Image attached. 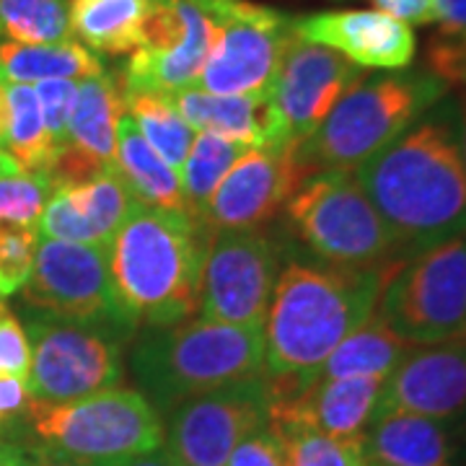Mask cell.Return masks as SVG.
<instances>
[{"label": "cell", "instance_id": "cell-5", "mask_svg": "<svg viewBox=\"0 0 466 466\" xmlns=\"http://www.w3.org/2000/svg\"><path fill=\"white\" fill-rule=\"evenodd\" d=\"M449 88L433 70L363 76L317 130L296 146V161L306 174L355 171L446 99Z\"/></svg>", "mask_w": 466, "mask_h": 466}, {"label": "cell", "instance_id": "cell-15", "mask_svg": "<svg viewBox=\"0 0 466 466\" xmlns=\"http://www.w3.org/2000/svg\"><path fill=\"white\" fill-rule=\"evenodd\" d=\"M296 146L251 148L228 168L205 213L210 233L265 231L283 213L293 189L309 177L296 161Z\"/></svg>", "mask_w": 466, "mask_h": 466}, {"label": "cell", "instance_id": "cell-18", "mask_svg": "<svg viewBox=\"0 0 466 466\" xmlns=\"http://www.w3.org/2000/svg\"><path fill=\"white\" fill-rule=\"evenodd\" d=\"M300 39L329 47L358 67L404 70L412 66L417 39L412 26L381 11H319L293 16Z\"/></svg>", "mask_w": 466, "mask_h": 466}, {"label": "cell", "instance_id": "cell-37", "mask_svg": "<svg viewBox=\"0 0 466 466\" xmlns=\"http://www.w3.org/2000/svg\"><path fill=\"white\" fill-rule=\"evenodd\" d=\"M32 394L26 379L18 376H0V428H8L21 417L29 415Z\"/></svg>", "mask_w": 466, "mask_h": 466}, {"label": "cell", "instance_id": "cell-2", "mask_svg": "<svg viewBox=\"0 0 466 466\" xmlns=\"http://www.w3.org/2000/svg\"><path fill=\"white\" fill-rule=\"evenodd\" d=\"M391 269L394 265L355 269L290 259L267 309V376H317L337 345L376 314Z\"/></svg>", "mask_w": 466, "mask_h": 466}, {"label": "cell", "instance_id": "cell-44", "mask_svg": "<svg viewBox=\"0 0 466 466\" xmlns=\"http://www.w3.org/2000/svg\"><path fill=\"white\" fill-rule=\"evenodd\" d=\"M5 130H8V104H5V86L0 84V150H5Z\"/></svg>", "mask_w": 466, "mask_h": 466}, {"label": "cell", "instance_id": "cell-34", "mask_svg": "<svg viewBox=\"0 0 466 466\" xmlns=\"http://www.w3.org/2000/svg\"><path fill=\"white\" fill-rule=\"evenodd\" d=\"M34 91H36V99L42 106V116H45V125L50 133L52 148H55V153H60L67 143V127H70V116H73L76 99H78V84L57 78V81L34 84Z\"/></svg>", "mask_w": 466, "mask_h": 466}, {"label": "cell", "instance_id": "cell-8", "mask_svg": "<svg viewBox=\"0 0 466 466\" xmlns=\"http://www.w3.org/2000/svg\"><path fill=\"white\" fill-rule=\"evenodd\" d=\"M376 317L415 348L466 334V233L394 265Z\"/></svg>", "mask_w": 466, "mask_h": 466}, {"label": "cell", "instance_id": "cell-3", "mask_svg": "<svg viewBox=\"0 0 466 466\" xmlns=\"http://www.w3.org/2000/svg\"><path fill=\"white\" fill-rule=\"evenodd\" d=\"M210 241V228L187 213L135 202L109 247V267L137 327H168L200 311Z\"/></svg>", "mask_w": 466, "mask_h": 466}, {"label": "cell", "instance_id": "cell-19", "mask_svg": "<svg viewBox=\"0 0 466 466\" xmlns=\"http://www.w3.org/2000/svg\"><path fill=\"white\" fill-rule=\"evenodd\" d=\"M135 202L127 182L112 167L91 182L55 189L36 223V233L52 241L109 249Z\"/></svg>", "mask_w": 466, "mask_h": 466}, {"label": "cell", "instance_id": "cell-28", "mask_svg": "<svg viewBox=\"0 0 466 466\" xmlns=\"http://www.w3.org/2000/svg\"><path fill=\"white\" fill-rule=\"evenodd\" d=\"M5 104H8L5 153L16 161L21 171L47 177L57 153L52 148L34 86L5 84Z\"/></svg>", "mask_w": 466, "mask_h": 466}, {"label": "cell", "instance_id": "cell-38", "mask_svg": "<svg viewBox=\"0 0 466 466\" xmlns=\"http://www.w3.org/2000/svg\"><path fill=\"white\" fill-rule=\"evenodd\" d=\"M376 5V11H381L386 16L397 18L407 26H425L438 21V8L435 0H370Z\"/></svg>", "mask_w": 466, "mask_h": 466}, {"label": "cell", "instance_id": "cell-16", "mask_svg": "<svg viewBox=\"0 0 466 466\" xmlns=\"http://www.w3.org/2000/svg\"><path fill=\"white\" fill-rule=\"evenodd\" d=\"M363 76V67L345 60L342 55L293 34L272 84V99L293 140L300 143L314 133L334 104Z\"/></svg>", "mask_w": 466, "mask_h": 466}, {"label": "cell", "instance_id": "cell-6", "mask_svg": "<svg viewBox=\"0 0 466 466\" xmlns=\"http://www.w3.org/2000/svg\"><path fill=\"white\" fill-rule=\"evenodd\" d=\"M285 216L299 241L321 262L383 269L401 254L352 171H317L293 189Z\"/></svg>", "mask_w": 466, "mask_h": 466}, {"label": "cell", "instance_id": "cell-11", "mask_svg": "<svg viewBox=\"0 0 466 466\" xmlns=\"http://www.w3.org/2000/svg\"><path fill=\"white\" fill-rule=\"evenodd\" d=\"M213 21V47L198 88L216 96L267 94L293 39V16L251 0H205Z\"/></svg>", "mask_w": 466, "mask_h": 466}, {"label": "cell", "instance_id": "cell-45", "mask_svg": "<svg viewBox=\"0 0 466 466\" xmlns=\"http://www.w3.org/2000/svg\"><path fill=\"white\" fill-rule=\"evenodd\" d=\"M14 174H24V171L5 150H0V177H14Z\"/></svg>", "mask_w": 466, "mask_h": 466}, {"label": "cell", "instance_id": "cell-46", "mask_svg": "<svg viewBox=\"0 0 466 466\" xmlns=\"http://www.w3.org/2000/svg\"><path fill=\"white\" fill-rule=\"evenodd\" d=\"M195 3H198V5H202V3H205V0H195Z\"/></svg>", "mask_w": 466, "mask_h": 466}, {"label": "cell", "instance_id": "cell-32", "mask_svg": "<svg viewBox=\"0 0 466 466\" xmlns=\"http://www.w3.org/2000/svg\"><path fill=\"white\" fill-rule=\"evenodd\" d=\"M52 192V182L45 174L24 171L14 177H0V223L36 228Z\"/></svg>", "mask_w": 466, "mask_h": 466}, {"label": "cell", "instance_id": "cell-30", "mask_svg": "<svg viewBox=\"0 0 466 466\" xmlns=\"http://www.w3.org/2000/svg\"><path fill=\"white\" fill-rule=\"evenodd\" d=\"M0 36L21 45L67 42L70 0H0Z\"/></svg>", "mask_w": 466, "mask_h": 466}, {"label": "cell", "instance_id": "cell-24", "mask_svg": "<svg viewBox=\"0 0 466 466\" xmlns=\"http://www.w3.org/2000/svg\"><path fill=\"white\" fill-rule=\"evenodd\" d=\"M125 115L119 81L109 73L78 84V99L67 127V143L96 158L101 167L116 164V125Z\"/></svg>", "mask_w": 466, "mask_h": 466}, {"label": "cell", "instance_id": "cell-9", "mask_svg": "<svg viewBox=\"0 0 466 466\" xmlns=\"http://www.w3.org/2000/svg\"><path fill=\"white\" fill-rule=\"evenodd\" d=\"M24 300L34 311L99 327L133 342L140 332L135 317L116 293L109 249L91 244H67L42 238L36 244L32 275Z\"/></svg>", "mask_w": 466, "mask_h": 466}, {"label": "cell", "instance_id": "cell-21", "mask_svg": "<svg viewBox=\"0 0 466 466\" xmlns=\"http://www.w3.org/2000/svg\"><path fill=\"white\" fill-rule=\"evenodd\" d=\"M370 464L379 466H453L446 428L412 412L376 415L363 435Z\"/></svg>", "mask_w": 466, "mask_h": 466}, {"label": "cell", "instance_id": "cell-22", "mask_svg": "<svg viewBox=\"0 0 466 466\" xmlns=\"http://www.w3.org/2000/svg\"><path fill=\"white\" fill-rule=\"evenodd\" d=\"M116 171L127 182L135 200L167 213H184L182 174L150 148L127 112L116 125Z\"/></svg>", "mask_w": 466, "mask_h": 466}, {"label": "cell", "instance_id": "cell-36", "mask_svg": "<svg viewBox=\"0 0 466 466\" xmlns=\"http://www.w3.org/2000/svg\"><path fill=\"white\" fill-rule=\"evenodd\" d=\"M226 466H285L283 464V443L275 435V431L265 425L259 431L247 435L236 449Z\"/></svg>", "mask_w": 466, "mask_h": 466}, {"label": "cell", "instance_id": "cell-29", "mask_svg": "<svg viewBox=\"0 0 466 466\" xmlns=\"http://www.w3.org/2000/svg\"><path fill=\"white\" fill-rule=\"evenodd\" d=\"M125 112L133 116L148 146L171 168H182L187 153L192 148L198 130L184 122L171 96L164 94H122Z\"/></svg>", "mask_w": 466, "mask_h": 466}, {"label": "cell", "instance_id": "cell-12", "mask_svg": "<svg viewBox=\"0 0 466 466\" xmlns=\"http://www.w3.org/2000/svg\"><path fill=\"white\" fill-rule=\"evenodd\" d=\"M280 247L267 231L213 233L202 272V319L265 329Z\"/></svg>", "mask_w": 466, "mask_h": 466}, {"label": "cell", "instance_id": "cell-7", "mask_svg": "<svg viewBox=\"0 0 466 466\" xmlns=\"http://www.w3.org/2000/svg\"><path fill=\"white\" fill-rule=\"evenodd\" d=\"M39 446L86 464L112 466L164 446V420L135 389H106L84 400L29 407Z\"/></svg>", "mask_w": 466, "mask_h": 466}, {"label": "cell", "instance_id": "cell-39", "mask_svg": "<svg viewBox=\"0 0 466 466\" xmlns=\"http://www.w3.org/2000/svg\"><path fill=\"white\" fill-rule=\"evenodd\" d=\"M438 36H466V0H435Z\"/></svg>", "mask_w": 466, "mask_h": 466}, {"label": "cell", "instance_id": "cell-17", "mask_svg": "<svg viewBox=\"0 0 466 466\" xmlns=\"http://www.w3.org/2000/svg\"><path fill=\"white\" fill-rule=\"evenodd\" d=\"M383 412H412L438 422L466 415V334L412 350L383 381L376 415Z\"/></svg>", "mask_w": 466, "mask_h": 466}, {"label": "cell", "instance_id": "cell-4", "mask_svg": "<svg viewBox=\"0 0 466 466\" xmlns=\"http://www.w3.org/2000/svg\"><path fill=\"white\" fill-rule=\"evenodd\" d=\"M130 373L140 394L161 412L265 373V329L210 319L146 327L130 348Z\"/></svg>", "mask_w": 466, "mask_h": 466}, {"label": "cell", "instance_id": "cell-13", "mask_svg": "<svg viewBox=\"0 0 466 466\" xmlns=\"http://www.w3.org/2000/svg\"><path fill=\"white\" fill-rule=\"evenodd\" d=\"M213 47V21L195 0H153L140 47L119 73L122 94L174 96L198 84Z\"/></svg>", "mask_w": 466, "mask_h": 466}, {"label": "cell", "instance_id": "cell-33", "mask_svg": "<svg viewBox=\"0 0 466 466\" xmlns=\"http://www.w3.org/2000/svg\"><path fill=\"white\" fill-rule=\"evenodd\" d=\"M39 233L36 228L0 223V300L18 293L32 275Z\"/></svg>", "mask_w": 466, "mask_h": 466}, {"label": "cell", "instance_id": "cell-14", "mask_svg": "<svg viewBox=\"0 0 466 466\" xmlns=\"http://www.w3.org/2000/svg\"><path fill=\"white\" fill-rule=\"evenodd\" d=\"M167 417L164 443L177 466H226L233 449L267 425L265 373L192 397Z\"/></svg>", "mask_w": 466, "mask_h": 466}, {"label": "cell", "instance_id": "cell-23", "mask_svg": "<svg viewBox=\"0 0 466 466\" xmlns=\"http://www.w3.org/2000/svg\"><path fill=\"white\" fill-rule=\"evenodd\" d=\"M153 0H70V32L94 55H133Z\"/></svg>", "mask_w": 466, "mask_h": 466}, {"label": "cell", "instance_id": "cell-10", "mask_svg": "<svg viewBox=\"0 0 466 466\" xmlns=\"http://www.w3.org/2000/svg\"><path fill=\"white\" fill-rule=\"evenodd\" d=\"M32 345L29 394L34 404H63L116 389L125 379V348L130 339L99 327L26 309Z\"/></svg>", "mask_w": 466, "mask_h": 466}, {"label": "cell", "instance_id": "cell-20", "mask_svg": "<svg viewBox=\"0 0 466 466\" xmlns=\"http://www.w3.org/2000/svg\"><path fill=\"white\" fill-rule=\"evenodd\" d=\"M177 112L198 133H216L254 150H280L293 146L272 91L251 96H216L189 86L171 96Z\"/></svg>", "mask_w": 466, "mask_h": 466}, {"label": "cell", "instance_id": "cell-1", "mask_svg": "<svg viewBox=\"0 0 466 466\" xmlns=\"http://www.w3.org/2000/svg\"><path fill=\"white\" fill-rule=\"evenodd\" d=\"M352 174L401 259L466 233V161L456 101H438Z\"/></svg>", "mask_w": 466, "mask_h": 466}, {"label": "cell", "instance_id": "cell-27", "mask_svg": "<svg viewBox=\"0 0 466 466\" xmlns=\"http://www.w3.org/2000/svg\"><path fill=\"white\" fill-rule=\"evenodd\" d=\"M247 146L228 140L216 133H198L192 148L184 158L182 168V195H184V213L192 218L195 223L205 226V213L208 205L216 195L218 184L228 174V168L247 153Z\"/></svg>", "mask_w": 466, "mask_h": 466}, {"label": "cell", "instance_id": "cell-42", "mask_svg": "<svg viewBox=\"0 0 466 466\" xmlns=\"http://www.w3.org/2000/svg\"><path fill=\"white\" fill-rule=\"evenodd\" d=\"M0 466H29V453L16 443L0 441Z\"/></svg>", "mask_w": 466, "mask_h": 466}, {"label": "cell", "instance_id": "cell-41", "mask_svg": "<svg viewBox=\"0 0 466 466\" xmlns=\"http://www.w3.org/2000/svg\"><path fill=\"white\" fill-rule=\"evenodd\" d=\"M112 466H177V461L168 456L167 451L156 449L146 451V453H137V456H130V459H122Z\"/></svg>", "mask_w": 466, "mask_h": 466}, {"label": "cell", "instance_id": "cell-35", "mask_svg": "<svg viewBox=\"0 0 466 466\" xmlns=\"http://www.w3.org/2000/svg\"><path fill=\"white\" fill-rule=\"evenodd\" d=\"M32 345L24 324L5 306H0V376L29 379Z\"/></svg>", "mask_w": 466, "mask_h": 466}, {"label": "cell", "instance_id": "cell-47", "mask_svg": "<svg viewBox=\"0 0 466 466\" xmlns=\"http://www.w3.org/2000/svg\"><path fill=\"white\" fill-rule=\"evenodd\" d=\"M370 466H379V464H370Z\"/></svg>", "mask_w": 466, "mask_h": 466}, {"label": "cell", "instance_id": "cell-48", "mask_svg": "<svg viewBox=\"0 0 466 466\" xmlns=\"http://www.w3.org/2000/svg\"><path fill=\"white\" fill-rule=\"evenodd\" d=\"M0 306H3V303H0Z\"/></svg>", "mask_w": 466, "mask_h": 466}, {"label": "cell", "instance_id": "cell-25", "mask_svg": "<svg viewBox=\"0 0 466 466\" xmlns=\"http://www.w3.org/2000/svg\"><path fill=\"white\" fill-rule=\"evenodd\" d=\"M104 70L99 55L67 39L57 45H21L0 42V84H42V81H86L96 78Z\"/></svg>", "mask_w": 466, "mask_h": 466}, {"label": "cell", "instance_id": "cell-26", "mask_svg": "<svg viewBox=\"0 0 466 466\" xmlns=\"http://www.w3.org/2000/svg\"><path fill=\"white\" fill-rule=\"evenodd\" d=\"M415 350L412 342L391 332L381 319H368L360 329L345 337L332 355L317 370V379H348V376H376L389 379L401 360Z\"/></svg>", "mask_w": 466, "mask_h": 466}, {"label": "cell", "instance_id": "cell-40", "mask_svg": "<svg viewBox=\"0 0 466 466\" xmlns=\"http://www.w3.org/2000/svg\"><path fill=\"white\" fill-rule=\"evenodd\" d=\"M29 453V466H99V464H86V461H78V459H70L60 451H52L47 446H34Z\"/></svg>", "mask_w": 466, "mask_h": 466}, {"label": "cell", "instance_id": "cell-31", "mask_svg": "<svg viewBox=\"0 0 466 466\" xmlns=\"http://www.w3.org/2000/svg\"><path fill=\"white\" fill-rule=\"evenodd\" d=\"M285 466H370L363 438H332L309 428H272Z\"/></svg>", "mask_w": 466, "mask_h": 466}, {"label": "cell", "instance_id": "cell-43", "mask_svg": "<svg viewBox=\"0 0 466 466\" xmlns=\"http://www.w3.org/2000/svg\"><path fill=\"white\" fill-rule=\"evenodd\" d=\"M456 115H459V137H461V150H464L466 161V86L461 91V96L456 99Z\"/></svg>", "mask_w": 466, "mask_h": 466}]
</instances>
